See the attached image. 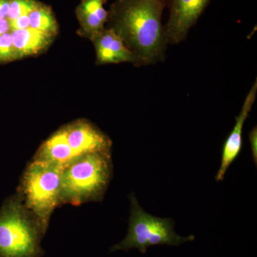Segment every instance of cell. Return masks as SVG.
<instances>
[{
    "instance_id": "6da1fadb",
    "label": "cell",
    "mask_w": 257,
    "mask_h": 257,
    "mask_svg": "<svg viewBox=\"0 0 257 257\" xmlns=\"http://www.w3.org/2000/svg\"><path fill=\"white\" fill-rule=\"evenodd\" d=\"M166 0H115L106 28L113 30L138 60V67L165 60L166 40L162 18Z\"/></svg>"
},
{
    "instance_id": "7a4b0ae2",
    "label": "cell",
    "mask_w": 257,
    "mask_h": 257,
    "mask_svg": "<svg viewBox=\"0 0 257 257\" xmlns=\"http://www.w3.org/2000/svg\"><path fill=\"white\" fill-rule=\"evenodd\" d=\"M47 229L24 204L18 192L0 208V257H42Z\"/></svg>"
},
{
    "instance_id": "3957f363",
    "label": "cell",
    "mask_w": 257,
    "mask_h": 257,
    "mask_svg": "<svg viewBox=\"0 0 257 257\" xmlns=\"http://www.w3.org/2000/svg\"><path fill=\"white\" fill-rule=\"evenodd\" d=\"M112 167L111 152L87 154L69 164L62 172L60 205L79 206L102 200Z\"/></svg>"
},
{
    "instance_id": "277c9868",
    "label": "cell",
    "mask_w": 257,
    "mask_h": 257,
    "mask_svg": "<svg viewBox=\"0 0 257 257\" xmlns=\"http://www.w3.org/2000/svg\"><path fill=\"white\" fill-rule=\"evenodd\" d=\"M63 170L55 164L33 158L20 180L18 194L46 229L52 213L60 206Z\"/></svg>"
},
{
    "instance_id": "5b68a950",
    "label": "cell",
    "mask_w": 257,
    "mask_h": 257,
    "mask_svg": "<svg viewBox=\"0 0 257 257\" xmlns=\"http://www.w3.org/2000/svg\"><path fill=\"white\" fill-rule=\"evenodd\" d=\"M128 198L131 209L127 234L122 241L111 246L109 252L119 250L128 251L132 248H138L140 252L145 253L150 246H177L194 240L193 235L183 237L177 234L174 229L175 222L172 219L157 217L147 213L139 204L133 193Z\"/></svg>"
},
{
    "instance_id": "8992f818",
    "label": "cell",
    "mask_w": 257,
    "mask_h": 257,
    "mask_svg": "<svg viewBox=\"0 0 257 257\" xmlns=\"http://www.w3.org/2000/svg\"><path fill=\"white\" fill-rule=\"evenodd\" d=\"M210 0H166L170 15L164 25L167 44L177 45L187 38Z\"/></svg>"
},
{
    "instance_id": "52a82bcc",
    "label": "cell",
    "mask_w": 257,
    "mask_h": 257,
    "mask_svg": "<svg viewBox=\"0 0 257 257\" xmlns=\"http://www.w3.org/2000/svg\"><path fill=\"white\" fill-rule=\"evenodd\" d=\"M62 127L67 143L79 157L94 152H111L110 138L87 119L75 120Z\"/></svg>"
},
{
    "instance_id": "ba28073f",
    "label": "cell",
    "mask_w": 257,
    "mask_h": 257,
    "mask_svg": "<svg viewBox=\"0 0 257 257\" xmlns=\"http://www.w3.org/2000/svg\"><path fill=\"white\" fill-rule=\"evenodd\" d=\"M257 94V80L254 83L246 96L239 114L236 117V123L232 131L225 141L222 150V157L219 170L216 174L215 179L217 182L222 181L229 166L239 157L242 149V132L243 125L252 109L256 101Z\"/></svg>"
},
{
    "instance_id": "9c48e42d",
    "label": "cell",
    "mask_w": 257,
    "mask_h": 257,
    "mask_svg": "<svg viewBox=\"0 0 257 257\" xmlns=\"http://www.w3.org/2000/svg\"><path fill=\"white\" fill-rule=\"evenodd\" d=\"M89 40L95 49L96 62L99 65L131 63L138 67L136 57L112 29L105 28Z\"/></svg>"
},
{
    "instance_id": "30bf717a",
    "label": "cell",
    "mask_w": 257,
    "mask_h": 257,
    "mask_svg": "<svg viewBox=\"0 0 257 257\" xmlns=\"http://www.w3.org/2000/svg\"><path fill=\"white\" fill-rule=\"evenodd\" d=\"M107 0H82L75 10L78 35L90 40L106 28L109 12L104 8Z\"/></svg>"
},
{
    "instance_id": "8fae6325",
    "label": "cell",
    "mask_w": 257,
    "mask_h": 257,
    "mask_svg": "<svg viewBox=\"0 0 257 257\" xmlns=\"http://www.w3.org/2000/svg\"><path fill=\"white\" fill-rule=\"evenodd\" d=\"M79 158L69 147L63 127L57 130L42 144L34 159L45 161L65 168Z\"/></svg>"
},
{
    "instance_id": "7c38bea8",
    "label": "cell",
    "mask_w": 257,
    "mask_h": 257,
    "mask_svg": "<svg viewBox=\"0 0 257 257\" xmlns=\"http://www.w3.org/2000/svg\"><path fill=\"white\" fill-rule=\"evenodd\" d=\"M17 60L42 53L50 46L55 37L31 28L10 31Z\"/></svg>"
},
{
    "instance_id": "4fadbf2b",
    "label": "cell",
    "mask_w": 257,
    "mask_h": 257,
    "mask_svg": "<svg viewBox=\"0 0 257 257\" xmlns=\"http://www.w3.org/2000/svg\"><path fill=\"white\" fill-rule=\"evenodd\" d=\"M28 16L30 28L51 36L55 37L58 34L59 25L57 19L48 5L40 3Z\"/></svg>"
},
{
    "instance_id": "5bb4252c",
    "label": "cell",
    "mask_w": 257,
    "mask_h": 257,
    "mask_svg": "<svg viewBox=\"0 0 257 257\" xmlns=\"http://www.w3.org/2000/svg\"><path fill=\"white\" fill-rule=\"evenodd\" d=\"M40 3L37 0H10L8 21H13L20 17L28 15Z\"/></svg>"
},
{
    "instance_id": "9a60e30c",
    "label": "cell",
    "mask_w": 257,
    "mask_h": 257,
    "mask_svg": "<svg viewBox=\"0 0 257 257\" xmlns=\"http://www.w3.org/2000/svg\"><path fill=\"white\" fill-rule=\"evenodd\" d=\"M17 60L11 33L7 32L0 37V64H8Z\"/></svg>"
},
{
    "instance_id": "2e32d148",
    "label": "cell",
    "mask_w": 257,
    "mask_h": 257,
    "mask_svg": "<svg viewBox=\"0 0 257 257\" xmlns=\"http://www.w3.org/2000/svg\"><path fill=\"white\" fill-rule=\"evenodd\" d=\"M10 26V31L16 30H23L30 28V19L28 15L20 17L13 21L9 22Z\"/></svg>"
},
{
    "instance_id": "e0dca14e",
    "label": "cell",
    "mask_w": 257,
    "mask_h": 257,
    "mask_svg": "<svg viewBox=\"0 0 257 257\" xmlns=\"http://www.w3.org/2000/svg\"><path fill=\"white\" fill-rule=\"evenodd\" d=\"M249 140L250 143H251V150H252V154L253 157V160H254L255 162H256V143H257V132H256V126H255L254 128H252L251 132L249 133Z\"/></svg>"
},
{
    "instance_id": "ac0fdd59",
    "label": "cell",
    "mask_w": 257,
    "mask_h": 257,
    "mask_svg": "<svg viewBox=\"0 0 257 257\" xmlns=\"http://www.w3.org/2000/svg\"><path fill=\"white\" fill-rule=\"evenodd\" d=\"M10 0H0V19H8Z\"/></svg>"
},
{
    "instance_id": "d6986e66",
    "label": "cell",
    "mask_w": 257,
    "mask_h": 257,
    "mask_svg": "<svg viewBox=\"0 0 257 257\" xmlns=\"http://www.w3.org/2000/svg\"><path fill=\"white\" fill-rule=\"evenodd\" d=\"M9 32L10 26L8 19H0V37Z\"/></svg>"
}]
</instances>
